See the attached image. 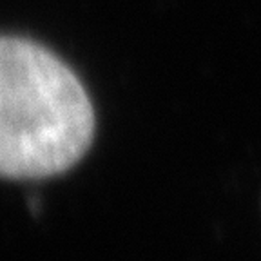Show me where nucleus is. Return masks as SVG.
<instances>
[{
  "label": "nucleus",
  "instance_id": "nucleus-1",
  "mask_svg": "<svg viewBox=\"0 0 261 261\" xmlns=\"http://www.w3.org/2000/svg\"><path fill=\"white\" fill-rule=\"evenodd\" d=\"M93 135V106L73 71L40 45L0 37V176L67 171Z\"/></svg>",
  "mask_w": 261,
  "mask_h": 261
}]
</instances>
